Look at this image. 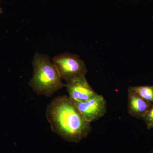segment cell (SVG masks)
<instances>
[{"instance_id":"1","label":"cell","mask_w":153,"mask_h":153,"mask_svg":"<svg viewBox=\"0 0 153 153\" xmlns=\"http://www.w3.org/2000/svg\"><path fill=\"white\" fill-rule=\"evenodd\" d=\"M46 117L52 131L69 142H79L91 131V123L85 120L66 95L57 97L50 102Z\"/></svg>"},{"instance_id":"2","label":"cell","mask_w":153,"mask_h":153,"mask_svg":"<svg viewBox=\"0 0 153 153\" xmlns=\"http://www.w3.org/2000/svg\"><path fill=\"white\" fill-rule=\"evenodd\" d=\"M33 65V76L29 85L38 95L51 97L65 86L56 66L47 55L36 53Z\"/></svg>"},{"instance_id":"3","label":"cell","mask_w":153,"mask_h":153,"mask_svg":"<svg viewBox=\"0 0 153 153\" xmlns=\"http://www.w3.org/2000/svg\"><path fill=\"white\" fill-rule=\"evenodd\" d=\"M62 79L66 82L85 76L87 69L85 63L77 55L68 53L55 56L52 59Z\"/></svg>"},{"instance_id":"4","label":"cell","mask_w":153,"mask_h":153,"mask_svg":"<svg viewBox=\"0 0 153 153\" xmlns=\"http://www.w3.org/2000/svg\"><path fill=\"white\" fill-rule=\"evenodd\" d=\"M73 102L83 117L89 122L101 118L106 113L107 102L102 95L98 94L87 101Z\"/></svg>"},{"instance_id":"5","label":"cell","mask_w":153,"mask_h":153,"mask_svg":"<svg viewBox=\"0 0 153 153\" xmlns=\"http://www.w3.org/2000/svg\"><path fill=\"white\" fill-rule=\"evenodd\" d=\"M65 86L68 97L72 101H87L98 94L89 85L85 76H79L66 82Z\"/></svg>"},{"instance_id":"6","label":"cell","mask_w":153,"mask_h":153,"mask_svg":"<svg viewBox=\"0 0 153 153\" xmlns=\"http://www.w3.org/2000/svg\"><path fill=\"white\" fill-rule=\"evenodd\" d=\"M128 111L132 117L143 119L152 104L142 98L134 91L129 88L128 91Z\"/></svg>"},{"instance_id":"7","label":"cell","mask_w":153,"mask_h":153,"mask_svg":"<svg viewBox=\"0 0 153 153\" xmlns=\"http://www.w3.org/2000/svg\"><path fill=\"white\" fill-rule=\"evenodd\" d=\"M130 88L145 100L151 104H153V85L132 86Z\"/></svg>"},{"instance_id":"8","label":"cell","mask_w":153,"mask_h":153,"mask_svg":"<svg viewBox=\"0 0 153 153\" xmlns=\"http://www.w3.org/2000/svg\"><path fill=\"white\" fill-rule=\"evenodd\" d=\"M142 119L146 123L148 129H153V104L151 105Z\"/></svg>"},{"instance_id":"9","label":"cell","mask_w":153,"mask_h":153,"mask_svg":"<svg viewBox=\"0 0 153 153\" xmlns=\"http://www.w3.org/2000/svg\"><path fill=\"white\" fill-rule=\"evenodd\" d=\"M0 3H1V0H0ZM3 13V10L0 6V14H2Z\"/></svg>"}]
</instances>
